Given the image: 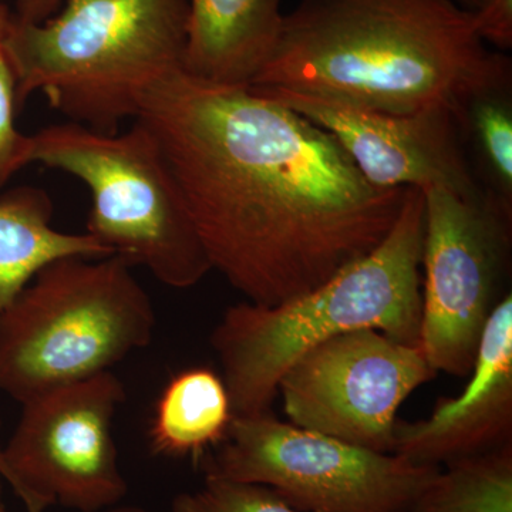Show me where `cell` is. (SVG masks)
<instances>
[{
    "label": "cell",
    "mask_w": 512,
    "mask_h": 512,
    "mask_svg": "<svg viewBox=\"0 0 512 512\" xmlns=\"http://www.w3.org/2000/svg\"><path fill=\"white\" fill-rule=\"evenodd\" d=\"M424 194L409 188L382 244L313 291L275 306H229L210 343L234 416L272 412L278 386L298 357L328 339L377 329L417 345L421 323Z\"/></svg>",
    "instance_id": "3957f363"
},
{
    "label": "cell",
    "mask_w": 512,
    "mask_h": 512,
    "mask_svg": "<svg viewBox=\"0 0 512 512\" xmlns=\"http://www.w3.org/2000/svg\"><path fill=\"white\" fill-rule=\"evenodd\" d=\"M200 461L205 476L266 485L303 512H409L441 470L302 429L272 412L234 416L225 440Z\"/></svg>",
    "instance_id": "52a82bcc"
},
{
    "label": "cell",
    "mask_w": 512,
    "mask_h": 512,
    "mask_svg": "<svg viewBox=\"0 0 512 512\" xmlns=\"http://www.w3.org/2000/svg\"><path fill=\"white\" fill-rule=\"evenodd\" d=\"M477 35L485 45L501 52L512 46V0H483L473 12Z\"/></svg>",
    "instance_id": "ffe728a7"
},
{
    "label": "cell",
    "mask_w": 512,
    "mask_h": 512,
    "mask_svg": "<svg viewBox=\"0 0 512 512\" xmlns=\"http://www.w3.org/2000/svg\"><path fill=\"white\" fill-rule=\"evenodd\" d=\"M454 2H456L457 5H460L461 8L470 10V12H474V10L480 8L483 0H454Z\"/></svg>",
    "instance_id": "cb8c5ba5"
},
{
    "label": "cell",
    "mask_w": 512,
    "mask_h": 512,
    "mask_svg": "<svg viewBox=\"0 0 512 512\" xmlns=\"http://www.w3.org/2000/svg\"><path fill=\"white\" fill-rule=\"evenodd\" d=\"M424 194L419 345L431 369L470 376L491 313L510 289L512 208L444 187Z\"/></svg>",
    "instance_id": "ba28073f"
},
{
    "label": "cell",
    "mask_w": 512,
    "mask_h": 512,
    "mask_svg": "<svg viewBox=\"0 0 512 512\" xmlns=\"http://www.w3.org/2000/svg\"><path fill=\"white\" fill-rule=\"evenodd\" d=\"M282 0H188L181 70L217 86L248 87L274 56Z\"/></svg>",
    "instance_id": "4fadbf2b"
},
{
    "label": "cell",
    "mask_w": 512,
    "mask_h": 512,
    "mask_svg": "<svg viewBox=\"0 0 512 512\" xmlns=\"http://www.w3.org/2000/svg\"><path fill=\"white\" fill-rule=\"evenodd\" d=\"M508 76L510 57L485 45L454 0H302L251 86L382 113H457Z\"/></svg>",
    "instance_id": "7a4b0ae2"
},
{
    "label": "cell",
    "mask_w": 512,
    "mask_h": 512,
    "mask_svg": "<svg viewBox=\"0 0 512 512\" xmlns=\"http://www.w3.org/2000/svg\"><path fill=\"white\" fill-rule=\"evenodd\" d=\"M30 164L62 171L89 188L87 234L161 284L188 289L212 271L183 192L156 138L134 120L124 133L83 124L47 126L30 136Z\"/></svg>",
    "instance_id": "8992f818"
},
{
    "label": "cell",
    "mask_w": 512,
    "mask_h": 512,
    "mask_svg": "<svg viewBox=\"0 0 512 512\" xmlns=\"http://www.w3.org/2000/svg\"><path fill=\"white\" fill-rule=\"evenodd\" d=\"M436 376L419 343L365 328L303 353L282 376L278 394L289 423L390 454L400 406Z\"/></svg>",
    "instance_id": "30bf717a"
},
{
    "label": "cell",
    "mask_w": 512,
    "mask_h": 512,
    "mask_svg": "<svg viewBox=\"0 0 512 512\" xmlns=\"http://www.w3.org/2000/svg\"><path fill=\"white\" fill-rule=\"evenodd\" d=\"M13 18L10 16L8 8H6L5 0H0V40L6 36L10 25H12Z\"/></svg>",
    "instance_id": "7402d4cb"
},
{
    "label": "cell",
    "mask_w": 512,
    "mask_h": 512,
    "mask_svg": "<svg viewBox=\"0 0 512 512\" xmlns=\"http://www.w3.org/2000/svg\"><path fill=\"white\" fill-rule=\"evenodd\" d=\"M52 221L53 202L42 188L28 185L0 195V316L57 259L111 255L87 232L67 234Z\"/></svg>",
    "instance_id": "5bb4252c"
},
{
    "label": "cell",
    "mask_w": 512,
    "mask_h": 512,
    "mask_svg": "<svg viewBox=\"0 0 512 512\" xmlns=\"http://www.w3.org/2000/svg\"><path fill=\"white\" fill-rule=\"evenodd\" d=\"M171 512H303L286 503L272 488L205 476L202 487L178 494Z\"/></svg>",
    "instance_id": "ac0fdd59"
},
{
    "label": "cell",
    "mask_w": 512,
    "mask_h": 512,
    "mask_svg": "<svg viewBox=\"0 0 512 512\" xmlns=\"http://www.w3.org/2000/svg\"><path fill=\"white\" fill-rule=\"evenodd\" d=\"M232 419L222 376L210 367H190L171 377L158 397L148 430L151 451L198 463L225 440Z\"/></svg>",
    "instance_id": "9a60e30c"
},
{
    "label": "cell",
    "mask_w": 512,
    "mask_h": 512,
    "mask_svg": "<svg viewBox=\"0 0 512 512\" xmlns=\"http://www.w3.org/2000/svg\"><path fill=\"white\" fill-rule=\"evenodd\" d=\"M409 512H512V444L441 467Z\"/></svg>",
    "instance_id": "e0dca14e"
},
{
    "label": "cell",
    "mask_w": 512,
    "mask_h": 512,
    "mask_svg": "<svg viewBox=\"0 0 512 512\" xmlns=\"http://www.w3.org/2000/svg\"><path fill=\"white\" fill-rule=\"evenodd\" d=\"M456 114L477 184L512 208V76L478 89Z\"/></svg>",
    "instance_id": "2e32d148"
},
{
    "label": "cell",
    "mask_w": 512,
    "mask_h": 512,
    "mask_svg": "<svg viewBox=\"0 0 512 512\" xmlns=\"http://www.w3.org/2000/svg\"><path fill=\"white\" fill-rule=\"evenodd\" d=\"M64 0H18L16 20L23 23H42L62 8Z\"/></svg>",
    "instance_id": "44dd1931"
},
{
    "label": "cell",
    "mask_w": 512,
    "mask_h": 512,
    "mask_svg": "<svg viewBox=\"0 0 512 512\" xmlns=\"http://www.w3.org/2000/svg\"><path fill=\"white\" fill-rule=\"evenodd\" d=\"M156 311L117 255L45 266L0 316V390L22 404L147 348Z\"/></svg>",
    "instance_id": "5b68a950"
},
{
    "label": "cell",
    "mask_w": 512,
    "mask_h": 512,
    "mask_svg": "<svg viewBox=\"0 0 512 512\" xmlns=\"http://www.w3.org/2000/svg\"><path fill=\"white\" fill-rule=\"evenodd\" d=\"M463 392L441 397L427 419L397 420L394 454L420 466L444 467L512 444V293L485 325Z\"/></svg>",
    "instance_id": "7c38bea8"
},
{
    "label": "cell",
    "mask_w": 512,
    "mask_h": 512,
    "mask_svg": "<svg viewBox=\"0 0 512 512\" xmlns=\"http://www.w3.org/2000/svg\"><path fill=\"white\" fill-rule=\"evenodd\" d=\"M188 0H64L42 23L13 19L2 45L18 107L42 93L73 123L117 133L151 84L183 67Z\"/></svg>",
    "instance_id": "277c9868"
},
{
    "label": "cell",
    "mask_w": 512,
    "mask_h": 512,
    "mask_svg": "<svg viewBox=\"0 0 512 512\" xmlns=\"http://www.w3.org/2000/svg\"><path fill=\"white\" fill-rule=\"evenodd\" d=\"M101 512H147L144 508L137 507V505H116V507H111L109 510H104Z\"/></svg>",
    "instance_id": "603a6c76"
},
{
    "label": "cell",
    "mask_w": 512,
    "mask_h": 512,
    "mask_svg": "<svg viewBox=\"0 0 512 512\" xmlns=\"http://www.w3.org/2000/svg\"><path fill=\"white\" fill-rule=\"evenodd\" d=\"M254 89L328 131L367 183L379 190L444 187L463 197L484 194L453 109L382 113L309 94Z\"/></svg>",
    "instance_id": "8fae6325"
},
{
    "label": "cell",
    "mask_w": 512,
    "mask_h": 512,
    "mask_svg": "<svg viewBox=\"0 0 512 512\" xmlns=\"http://www.w3.org/2000/svg\"><path fill=\"white\" fill-rule=\"evenodd\" d=\"M0 427H2V419H0ZM0 512H8L6 511L5 504H3L2 494H0Z\"/></svg>",
    "instance_id": "d4e9b609"
},
{
    "label": "cell",
    "mask_w": 512,
    "mask_h": 512,
    "mask_svg": "<svg viewBox=\"0 0 512 512\" xmlns=\"http://www.w3.org/2000/svg\"><path fill=\"white\" fill-rule=\"evenodd\" d=\"M16 77L0 40V191L10 178L30 164V136L16 127Z\"/></svg>",
    "instance_id": "d6986e66"
},
{
    "label": "cell",
    "mask_w": 512,
    "mask_h": 512,
    "mask_svg": "<svg viewBox=\"0 0 512 512\" xmlns=\"http://www.w3.org/2000/svg\"><path fill=\"white\" fill-rule=\"evenodd\" d=\"M126 397L123 382L109 370L22 403L18 426L0 448V478L26 512H101L124 500L128 484L113 419Z\"/></svg>",
    "instance_id": "9c48e42d"
},
{
    "label": "cell",
    "mask_w": 512,
    "mask_h": 512,
    "mask_svg": "<svg viewBox=\"0 0 512 512\" xmlns=\"http://www.w3.org/2000/svg\"><path fill=\"white\" fill-rule=\"evenodd\" d=\"M183 192L212 271L256 305L325 284L379 247L407 190L367 183L328 131L254 87L178 70L151 84L136 119Z\"/></svg>",
    "instance_id": "6da1fadb"
}]
</instances>
